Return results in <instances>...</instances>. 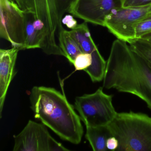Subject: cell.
<instances>
[{"instance_id": "cell-8", "label": "cell", "mask_w": 151, "mask_h": 151, "mask_svg": "<svg viewBox=\"0 0 151 151\" xmlns=\"http://www.w3.org/2000/svg\"><path fill=\"white\" fill-rule=\"evenodd\" d=\"M69 150L52 137L45 124L32 120L14 137V151Z\"/></svg>"}, {"instance_id": "cell-17", "label": "cell", "mask_w": 151, "mask_h": 151, "mask_svg": "<svg viewBox=\"0 0 151 151\" xmlns=\"http://www.w3.org/2000/svg\"><path fill=\"white\" fill-rule=\"evenodd\" d=\"M92 63L91 55L83 52L77 56L74 60L73 65L76 70L85 71Z\"/></svg>"}, {"instance_id": "cell-16", "label": "cell", "mask_w": 151, "mask_h": 151, "mask_svg": "<svg viewBox=\"0 0 151 151\" xmlns=\"http://www.w3.org/2000/svg\"><path fill=\"white\" fill-rule=\"evenodd\" d=\"M136 38H142L151 33V15L134 25Z\"/></svg>"}, {"instance_id": "cell-12", "label": "cell", "mask_w": 151, "mask_h": 151, "mask_svg": "<svg viewBox=\"0 0 151 151\" xmlns=\"http://www.w3.org/2000/svg\"><path fill=\"white\" fill-rule=\"evenodd\" d=\"M86 138L90 143L93 150L94 151H106V141L111 137V132L107 125L86 127Z\"/></svg>"}, {"instance_id": "cell-13", "label": "cell", "mask_w": 151, "mask_h": 151, "mask_svg": "<svg viewBox=\"0 0 151 151\" xmlns=\"http://www.w3.org/2000/svg\"><path fill=\"white\" fill-rule=\"evenodd\" d=\"M58 39L59 46L64 57L73 64L77 56L83 52L78 43L70 35V32L64 29L60 32Z\"/></svg>"}, {"instance_id": "cell-18", "label": "cell", "mask_w": 151, "mask_h": 151, "mask_svg": "<svg viewBox=\"0 0 151 151\" xmlns=\"http://www.w3.org/2000/svg\"><path fill=\"white\" fill-rule=\"evenodd\" d=\"M123 8L137 7L151 5V0H120Z\"/></svg>"}, {"instance_id": "cell-2", "label": "cell", "mask_w": 151, "mask_h": 151, "mask_svg": "<svg viewBox=\"0 0 151 151\" xmlns=\"http://www.w3.org/2000/svg\"><path fill=\"white\" fill-rule=\"evenodd\" d=\"M34 117L63 140L81 142L84 131L80 116L64 93L52 87L34 86L29 95Z\"/></svg>"}, {"instance_id": "cell-14", "label": "cell", "mask_w": 151, "mask_h": 151, "mask_svg": "<svg viewBox=\"0 0 151 151\" xmlns=\"http://www.w3.org/2000/svg\"><path fill=\"white\" fill-rule=\"evenodd\" d=\"M26 28L25 49L40 48L42 49L45 41V36L43 32L38 31L33 25L36 17L30 13H26Z\"/></svg>"}, {"instance_id": "cell-1", "label": "cell", "mask_w": 151, "mask_h": 151, "mask_svg": "<svg viewBox=\"0 0 151 151\" xmlns=\"http://www.w3.org/2000/svg\"><path fill=\"white\" fill-rule=\"evenodd\" d=\"M127 43L117 39L112 44L103 87L135 95L151 109V67Z\"/></svg>"}, {"instance_id": "cell-5", "label": "cell", "mask_w": 151, "mask_h": 151, "mask_svg": "<svg viewBox=\"0 0 151 151\" xmlns=\"http://www.w3.org/2000/svg\"><path fill=\"white\" fill-rule=\"evenodd\" d=\"M112 99L113 95L105 93L100 87L93 93L76 97L74 108L86 127L107 125L117 114Z\"/></svg>"}, {"instance_id": "cell-7", "label": "cell", "mask_w": 151, "mask_h": 151, "mask_svg": "<svg viewBox=\"0 0 151 151\" xmlns=\"http://www.w3.org/2000/svg\"><path fill=\"white\" fill-rule=\"evenodd\" d=\"M151 15V4L137 7L114 9L106 17L104 27L117 39L129 43L136 38L134 25Z\"/></svg>"}, {"instance_id": "cell-9", "label": "cell", "mask_w": 151, "mask_h": 151, "mask_svg": "<svg viewBox=\"0 0 151 151\" xmlns=\"http://www.w3.org/2000/svg\"><path fill=\"white\" fill-rule=\"evenodd\" d=\"M70 32V35L77 42L83 52L90 54L92 56L91 65L85 70L93 83L102 81L104 78L106 61L101 54L93 40L87 25L84 22L78 24Z\"/></svg>"}, {"instance_id": "cell-19", "label": "cell", "mask_w": 151, "mask_h": 151, "mask_svg": "<svg viewBox=\"0 0 151 151\" xmlns=\"http://www.w3.org/2000/svg\"><path fill=\"white\" fill-rule=\"evenodd\" d=\"M73 17L71 15H66L63 17L62 21V24L71 30L74 29L78 25L77 22Z\"/></svg>"}, {"instance_id": "cell-6", "label": "cell", "mask_w": 151, "mask_h": 151, "mask_svg": "<svg viewBox=\"0 0 151 151\" xmlns=\"http://www.w3.org/2000/svg\"><path fill=\"white\" fill-rule=\"evenodd\" d=\"M25 12L14 0H0V36L20 51L25 50Z\"/></svg>"}, {"instance_id": "cell-21", "label": "cell", "mask_w": 151, "mask_h": 151, "mask_svg": "<svg viewBox=\"0 0 151 151\" xmlns=\"http://www.w3.org/2000/svg\"><path fill=\"white\" fill-rule=\"evenodd\" d=\"M143 38L147 39L148 40L151 41V33H149V34L145 35V36H144Z\"/></svg>"}, {"instance_id": "cell-3", "label": "cell", "mask_w": 151, "mask_h": 151, "mask_svg": "<svg viewBox=\"0 0 151 151\" xmlns=\"http://www.w3.org/2000/svg\"><path fill=\"white\" fill-rule=\"evenodd\" d=\"M24 12L33 14L44 23L46 40L43 52L47 55L64 56L56 37L64 28L63 18L69 13L77 0H14Z\"/></svg>"}, {"instance_id": "cell-15", "label": "cell", "mask_w": 151, "mask_h": 151, "mask_svg": "<svg viewBox=\"0 0 151 151\" xmlns=\"http://www.w3.org/2000/svg\"><path fill=\"white\" fill-rule=\"evenodd\" d=\"M128 44L151 67V41L144 38H135Z\"/></svg>"}, {"instance_id": "cell-4", "label": "cell", "mask_w": 151, "mask_h": 151, "mask_svg": "<svg viewBox=\"0 0 151 151\" xmlns=\"http://www.w3.org/2000/svg\"><path fill=\"white\" fill-rule=\"evenodd\" d=\"M119 142L117 151H151V117L141 113H117L108 124Z\"/></svg>"}, {"instance_id": "cell-20", "label": "cell", "mask_w": 151, "mask_h": 151, "mask_svg": "<svg viewBox=\"0 0 151 151\" xmlns=\"http://www.w3.org/2000/svg\"><path fill=\"white\" fill-rule=\"evenodd\" d=\"M119 145V142L115 137H109L106 141V147L108 150L116 151Z\"/></svg>"}, {"instance_id": "cell-10", "label": "cell", "mask_w": 151, "mask_h": 151, "mask_svg": "<svg viewBox=\"0 0 151 151\" xmlns=\"http://www.w3.org/2000/svg\"><path fill=\"white\" fill-rule=\"evenodd\" d=\"M120 6V0H77L69 14L86 22L104 27L106 17Z\"/></svg>"}, {"instance_id": "cell-11", "label": "cell", "mask_w": 151, "mask_h": 151, "mask_svg": "<svg viewBox=\"0 0 151 151\" xmlns=\"http://www.w3.org/2000/svg\"><path fill=\"white\" fill-rule=\"evenodd\" d=\"M20 50L13 47L11 49H0V117L10 83L15 74V65Z\"/></svg>"}]
</instances>
